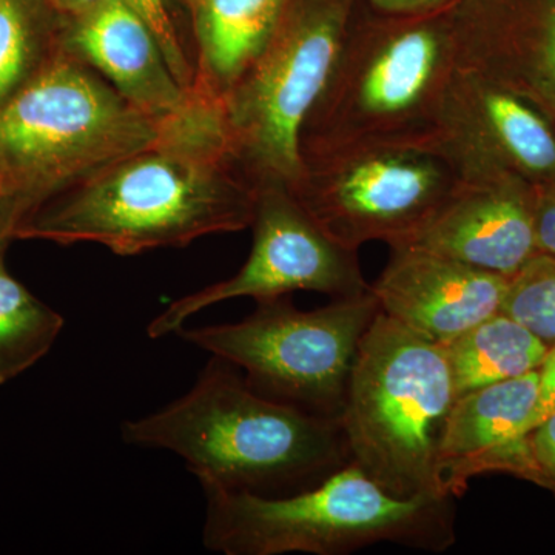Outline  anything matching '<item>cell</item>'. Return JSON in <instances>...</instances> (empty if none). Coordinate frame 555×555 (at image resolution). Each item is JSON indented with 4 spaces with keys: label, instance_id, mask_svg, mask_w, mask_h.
Returning <instances> with one entry per match:
<instances>
[{
    "label": "cell",
    "instance_id": "obj_5",
    "mask_svg": "<svg viewBox=\"0 0 555 555\" xmlns=\"http://www.w3.org/2000/svg\"><path fill=\"white\" fill-rule=\"evenodd\" d=\"M455 400L443 347L379 312L361 341L339 418L350 463L400 499L443 496L437 451Z\"/></svg>",
    "mask_w": 555,
    "mask_h": 555
},
{
    "label": "cell",
    "instance_id": "obj_15",
    "mask_svg": "<svg viewBox=\"0 0 555 555\" xmlns=\"http://www.w3.org/2000/svg\"><path fill=\"white\" fill-rule=\"evenodd\" d=\"M57 43L156 118H169L192 96L175 78L153 33L126 0H107L67 17L57 30Z\"/></svg>",
    "mask_w": 555,
    "mask_h": 555
},
{
    "label": "cell",
    "instance_id": "obj_28",
    "mask_svg": "<svg viewBox=\"0 0 555 555\" xmlns=\"http://www.w3.org/2000/svg\"><path fill=\"white\" fill-rule=\"evenodd\" d=\"M190 2V5H193V3H195V0H189Z\"/></svg>",
    "mask_w": 555,
    "mask_h": 555
},
{
    "label": "cell",
    "instance_id": "obj_26",
    "mask_svg": "<svg viewBox=\"0 0 555 555\" xmlns=\"http://www.w3.org/2000/svg\"><path fill=\"white\" fill-rule=\"evenodd\" d=\"M371 2L375 9L386 14H412L440 9L452 0H371Z\"/></svg>",
    "mask_w": 555,
    "mask_h": 555
},
{
    "label": "cell",
    "instance_id": "obj_16",
    "mask_svg": "<svg viewBox=\"0 0 555 555\" xmlns=\"http://www.w3.org/2000/svg\"><path fill=\"white\" fill-rule=\"evenodd\" d=\"M288 0H195L198 65L193 89L221 100L275 33Z\"/></svg>",
    "mask_w": 555,
    "mask_h": 555
},
{
    "label": "cell",
    "instance_id": "obj_20",
    "mask_svg": "<svg viewBox=\"0 0 555 555\" xmlns=\"http://www.w3.org/2000/svg\"><path fill=\"white\" fill-rule=\"evenodd\" d=\"M500 312L555 345V258L537 254L509 278Z\"/></svg>",
    "mask_w": 555,
    "mask_h": 555
},
{
    "label": "cell",
    "instance_id": "obj_13",
    "mask_svg": "<svg viewBox=\"0 0 555 555\" xmlns=\"http://www.w3.org/2000/svg\"><path fill=\"white\" fill-rule=\"evenodd\" d=\"M390 250L371 291L379 312L416 334L443 345L502 309L509 278L418 248Z\"/></svg>",
    "mask_w": 555,
    "mask_h": 555
},
{
    "label": "cell",
    "instance_id": "obj_9",
    "mask_svg": "<svg viewBox=\"0 0 555 555\" xmlns=\"http://www.w3.org/2000/svg\"><path fill=\"white\" fill-rule=\"evenodd\" d=\"M429 11L364 31L347 27L301 144L433 130L456 60L452 20L426 17Z\"/></svg>",
    "mask_w": 555,
    "mask_h": 555
},
{
    "label": "cell",
    "instance_id": "obj_12",
    "mask_svg": "<svg viewBox=\"0 0 555 555\" xmlns=\"http://www.w3.org/2000/svg\"><path fill=\"white\" fill-rule=\"evenodd\" d=\"M534 203L517 181H463L390 248H418L511 278L537 255Z\"/></svg>",
    "mask_w": 555,
    "mask_h": 555
},
{
    "label": "cell",
    "instance_id": "obj_8",
    "mask_svg": "<svg viewBox=\"0 0 555 555\" xmlns=\"http://www.w3.org/2000/svg\"><path fill=\"white\" fill-rule=\"evenodd\" d=\"M379 313L371 288L315 310L291 295L257 301L238 323L182 327L178 337L243 372L261 396L324 418H341L358 350Z\"/></svg>",
    "mask_w": 555,
    "mask_h": 555
},
{
    "label": "cell",
    "instance_id": "obj_24",
    "mask_svg": "<svg viewBox=\"0 0 555 555\" xmlns=\"http://www.w3.org/2000/svg\"><path fill=\"white\" fill-rule=\"evenodd\" d=\"M539 374V397L532 414V430L547 416L555 414V345L547 350Z\"/></svg>",
    "mask_w": 555,
    "mask_h": 555
},
{
    "label": "cell",
    "instance_id": "obj_4",
    "mask_svg": "<svg viewBox=\"0 0 555 555\" xmlns=\"http://www.w3.org/2000/svg\"><path fill=\"white\" fill-rule=\"evenodd\" d=\"M204 494V546L224 555H346L377 543L444 553L456 542L454 499H400L353 463L297 494Z\"/></svg>",
    "mask_w": 555,
    "mask_h": 555
},
{
    "label": "cell",
    "instance_id": "obj_10",
    "mask_svg": "<svg viewBox=\"0 0 555 555\" xmlns=\"http://www.w3.org/2000/svg\"><path fill=\"white\" fill-rule=\"evenodd\" d=\"M251 229L254 246L243 268L167 306L150 321V338L177 335L193 317L229 299L262 301L294 292L350 298L371 288L358 250L327 235L284 185H259Z\"/></svg>",
    "mask_w": 555,
    "mask_h": 555
},
{
    "label": "cell",
    "instance_id": "obj_23",
    "mask_svg": "<svg viewBox=\"0 0 555 555\" xmlns=\"http://www.w3.org/2000/svg\"><path fill=\"white\" fill-rule=\"evenodd\" d=\"M534 229L537 254L555 258V192L535 198Z\"/></svg>",
    "mask_w": 555,
    "mask_h": 555
},
{
    "label": "cell",
    "instance_id": "obj_11",
    "mask_svg": "<svg viewBox=\"0 0 555 555\" xmlns=\"http://www.w3.org/2000/svg\"><path fill=\"white\" fill-rule=\"evenodd\" d=\"M433 131L465 181H517L511 170L555 181V134L524 98L456 64Z\"/></svg>",
    "mask_w": 555,
    "mask_h": 555
},
{
    "label": "cell",
    "instance_id": "obj_7",
    "mask_svg": "<svg viewBox=\"0 0 555 555\" xmlns=\"http://www.w3.org/2000/svg\"><path fill=\"white\" fill-rule=\"evenodd\" d=\"M347 27V0H288L266 49L219 100L233 156L258 188L292 189L301 177L302 130Z\"/></svg>",
    "mask_w": 555,
    "mask_h": 555
},
{
    "label": "cell",
    "instance_id": "obj_22",
    "mask_svg": "<svg viewBox=\"0 0 555 555\" xmlns=\"http://www.w3.org/2000/svg\"><path fill=\"white\" fill-rule=\"evenodd\" d=\"M528 451L525 480L555 494V414L547 416L529 434Z\"/></svg>",
    "mask_w": 555,
    "mask_h": 555
},
{
    "label": "cell",
    "instance_id": "obj_17",
    "mask_svg": "<svg viewBox=\"0 0 555 555\" xmlns=\"http://www.w3.org/2000/svg\"><path fill=\"white\" fill-rule=\"evenodd\" d=\"M441 347L459 398L535 371L542 366L551 346L499 312Z\"/></svg>",
    "mask_w": 555,
    "mask_h": 555
},
{
    "label": "cell",
    "instance_id": "obj_14",
    "mask_svg": "<svg viewBox=\"0 0 555 555\" xmlns=\"http://www.w3.org/2000/svg\"><path fill=\"white\" fill-rule=\"evenodd\" d=\"M539 369L456 398L438 444L440 495L459 499L483 474H511L525 480Z\"/></svg>",
    "mask_w": 555,
    "mask_h": 555
},
{
    "label": "cell",
    "instance_id": "obj_6",
    "mask_svg": "<svg viewBox=\"0 0 555 555\" xmlns=\"http://www.w3.org/2000/svg\"><path fill=\"white\" fill-rule=\"evenodd\" d=\"M302 171L288 189L318 225L360 250L397 246L463 184L433 130L302 142Z\"/></svg>",
    "mask_w": 555,
    "mask_h": 555
},
{
    "label": "cell",
    "instance_id": "obj_21",
    "mask_svg": "<svg viewBox=\"0 0 555 555\" xmlns=\"http://www.w3.org/2000/svg\"><path fill=\"white\" fill-rule=\"evenodd\" d=\"M145 22L155 36L167 64L178 82L185 90L192 91L195 86V65L190 64L188 53L182 49L181 40L171 21L166 0H126Z\"/></svg>",
    "mask_w": 555,
    "mask_h": 555
},
{
    "label": "cell",
    "instance_id": "obj_2",
    "mask_svg": "<svg viewBox=\"0 0 555 555\" xmlns=\"http://www.w3.org/2000/svg\"><path fill=\"white\" fill-rule=\"evenodd\" d=\"M120 436L133 447L177 454L204 492L286 496L350 463L338 420L261 396L238 367L217 357L189 392L127 420Z\"/></svg>",
    "mask_w": 555,
    "mask_h": 555
},
{
    "label": "cell",
    "instance_id": "obj_1",
    "mask_svg": "<svg viewBox=\"0 0 555 555\" xmlns=\"http://www.w3.org/2000/svg\"><path fill=\"white\" fill-rule=\"evenodd\" d=\"M257 198L230 149L219 101L193 89L153 144L40 204L14 240L100 244L133 257L251 228Z\"/></svg>",
    "mask_w": 555,
    "mask_h": 555
},
{
    "label": "cell",
    "instance_id": "obj_27",
    "mask_svg": "<svg viewBox=\"0 0 555 555\" xmlns=\"http://www.w3.org/2000/svg\"><path fill=\"white\" fill-rule=\"evenodd\" d=\"M104 2H107V0H47L51 9L56 10L65 20L87 13V11Z\"/></svg>",
    "mask_w": 555,
    "mask_h": 555
},
{
    "label": "cell",
    "instance_id": "obj_19",
    "mask_svg": "<svg viewBox=\"0 0 555 555\" xmlns=\"http://www.w3.org/2000/svg\"><path fill=\"white\" fill-rule=\"evenodd\" d=\"M57 46L42 0H0V105L43 67Z\"/></svg>",
    "mask_w": 555,
    "mask_h": 555
},
{
    "label": "cell",
    "instance_id": "obj_25",
    "mask_svg": "<svg viewBox=\"0 0 555 555\" xmlns=\"http://www.w3.org/2000/svg\"><path fill=\"white\" fill-rule=\"evenodd\" d=\"M28 217V210L13 201L0 199V246H9L14 241V232Z\"/></svg>",
    "mask_w": 555,
    "mask_h": 555
},
{
    "label": "cell",
    "instance_id": "obj_3",
    "mask_svg": "<svg viewBox=\"0 0 555 555\" xmlns=\"http://www.w3.org/2000/svg\"><path fill=\"white\" fill-rule=\"evenodd\" d=\"M166 120L131 104L57 43L43 67L0 105V199L30 215L153 144Z\"/></svg>",
    "mask_w": 555,
    "mask_h": 555
},
{
    "label": "cell",
    "instance_id": "obj_18",
    "mask_svg": "<svg viewBox=\"0 0 555 555\" xmlns=\"http://www.w3.org/2000/svg\"><path fill=\"white\" fill-rule=\"evenodd\" d=\"M5 250L0 246V386L38 364L65 324L60 312L11 275Z\"/></svg>",
    "mask_w": 555,
    "mask_h": 555
}]
</instances>
